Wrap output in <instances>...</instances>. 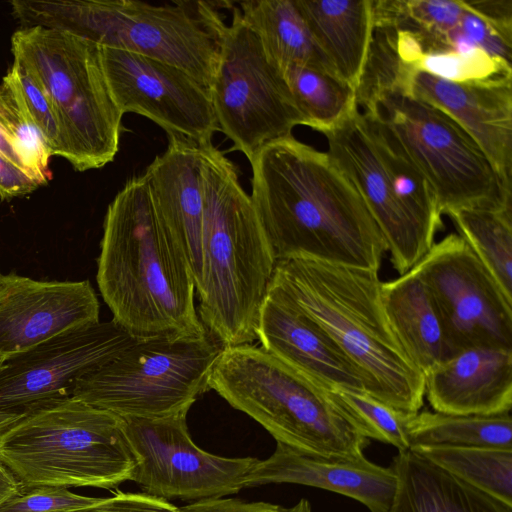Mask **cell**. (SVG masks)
Instances as JSON below:
<instances>
[{
    "label": "cell",
    "instance_id": "36",
    "mask_svg": "<svg viewBox=\"0 0 512 512\" xmlns=\"http://www.w3.org/2000/svg\"><path fill=\"white\" fill-rule=\"evenodd\" d=\"M459 29L476 47L489 55L511 63L512 36L498 28L471 9L465 0Z\"/></svg>",
    "mask_w": 512,
    "mask_h": 512
},
{
    "label": "cell",
    "instance_id": "21",
    "mask_svg": "<svg viewBox=\"0 0 512 512\" xmlns=\"http://www.w3.org/2000/svg\"><path fill=\"white\" fill-rule=\"evenodd\" d=\"M257 339L279 360L328 388L364 391L363 379L341 349L309 317L268 290Z\"/></svg>",
    "mask_w": 512,
    "mask_h": 512
},
{
    "label": "cell",
    "instance_id": "2",
    "mask_svg": "<svg viewBox=\"0 0 512 512\" xmlns=\"http://www.w3.org/2000/svg\"><path fill=\"white\" fill-rule=\"evenodd\" d=\"M96 280L112 320L135 339L202 338L189 265L159 220L145 174L108 205Z\"/></svg>",
    "mask_w": 512,
    "mask_h": 512
},
{
    "label": "cell",
    "instance_id": "19",
    "mask_svg": "<svg viewBox=\"0 0 512 512\" xmlns=\"http://www.w3.org/2000/svg\"><path fill=\"white\" fill-rule=\"evenodd\" d=\"M144 174L157 216L183 253L197 292L202 282V148L185 138L168 136L166 150Z\"/></svg>",
    "mask_w": 512,
    "mask_h": 512
},
{
    "label": "cell",
    "instance_id": "44",
    "mask_svg": "<svg viewBox=\"0 0 512 512\" xmlns=\"http://www.w3.org/2000/svg\"><path fill=\"white\" fill-rule=\"evenodd\" d=\"M6 362V359L4 358V356L0 353V371L2 370L4 364Z\"/></svg>",
    "mask_w": 512,
    "mask_h": 512
},
{
    "label": "cell",
    "instance_id": "40",
    "mask_svg": "<svg viewBox=\"0 0 512 512\" xmlns=\"http://www.w3.org/2000/svg\"><path fill=\"white\" fill-rule=\"evenodd\" d=\"M476 13L508 36H512V0H465Z\"/></svg>",
    "mask_w": 512,
    "mask_h": 512
},
{
    "label": "cell",
    "instance_id": "37",
    "mask_svg": "<svg viewBox=\"0 0 512 512\" xmlns=\"http://www.w3.org/2000/svg\"><path fill=\"white\" fill-rule=\"evenodd\" d=\"M178 508L167 500L146 493L118 492L110 498L72 512H177Z\"/></svg>",
    "mask_w": 512,
    "mask_h": 512
},
{
    "label": "cell",
    "instance_id": "5",
    "mask_svg": "<svg viewBox=\"0 0 512 512\" xmlns=\"http://www.w3.org/2000/svg\"><path fill=\"white\" fill-rule=\"evenodd\" d=\"M11 7L22 27L65 31L101 47L157 59L185 70L208 90L211 86L222 21L212 2L14 0Z\"/></svg>",
    "mask_w": 512,
    "mask_h": 512
},
{
    "label": "cell",
    "instance_id": "4",
    "mask_svg": "<svg viewBox=\"0 0 512 512\" xmlns=\"http://www.w3.org/2000/svg\"><path fill=\"white\" fill-rule=\"evenodd\" d=\"M202 148L204 199L198 317L222 348L257 339L276 259L237 167L213 144Z\"/></svg>",
    "mask_w": 512,
    "mask_h": 512
},
{
    "label": "cell",
    "instance_id": "1",
    "mask_svg": "<svg viewBox=\"0 0 512 512\" xmlns=\"http://www.w3.org/2000/svg\"><path fill=\"white\" fill-rule=\"evenodd\" d=\"M249 162L250 197L276 263L307 258L380 270L385 239L327 153L290 135L266 144Z\"/></svg>",
    "mask_w": 512,
    "mask_h": 512
},
{
    "label": "cell",
    "instance_id": "27",
    "mask_svg": "<svg viewBox=\"0 0 512 512\" xmlns=\"http://www.w3.org/2000/svg\"><path fill=\"white\" fill-rule=\"evenodd\" d=\"M410 448L421 446L512 449L510 412L496 415L411 413L405 425Z\"/></svg>",
    "mask_w": 512,
    "mask_h": 512
},
{
    "label": "cell",
    "instance_id": "26",
    "mask_svg": "<svg viewBox=\"0 0 512 512\" xmlns=\"http://www.w3.org/2000/svg\"><path fill=\"white\" fill-rule=\"evenodd\" d=\"M239 5L243 21L256 34L266 56L280 72L290 66H308L337 76L295 0H249Z\"/></svg>",
    "mask_w": 512,
    "mask_h": 512
},
{
    "label": "cell",
    "instance_id": "16",
    "mask_svg": "<svg viewBox=\"0 0 512 512\" xmlns=\"http://www.w3.org/2000/svg\"><path fill=\"white\" fill-rule=\"evenodd\" d=\"M135 340L110 320L52 338L6 360L0 371V411L27 415L71 397L81 377Z\"/></svg>",
    "mask_w": 512,
    "mask_h": 512
},
{
    "label": "cell",
    "instance_id": "23",
    "mask_svg": "<svg viewBox=\"0 0 512 512\" xmlns=\"http://www.w3.org/2000/svg\"><path fill=\"white\" fill-rule=\"evenodd\" d=\"M397 479L386 512H512L509 506L469 485L411 449L391 466Z\"/></svg>",
    "mask_w": 512,
    "mask_h": 512
},
{
    "label": "cell",
    "instance_id": "45",
    "mask_svg": "<svg viewBox=\"0 0 512 512\" xmlns=\"http://www.w3.org/2000/svg\"><path fill=\"white\" fill-rule=\"evenodd\" d=\"M0 275H1V273H0Z\"/></svg>",
    "mask_w": 512,
    "mask_h": 512
},
{
    "label": "cell",
    "instance_id": "18",
    "mask_svg": "<svg viewBox=\"0 0 512 512\" xmlns=\"http://www.w3.org/2000/svg\"><path fill=\"white\" fill-rule=\"evenodd\" d=\"M391 90L416 97L450 116L511 186L512 76L455 83L423 72L399 71Z\"/></svg>",
    "mask_w": 512,
    "mask_h": 512
},
{
    "label": "cell",
    "instance_id": "14",
    "mask_svg": "<svg viewBox=\"0 0 512 512\" xmlns=\"http://www.w3.org/2000/svg\"><path fill=\"white\" fill-rule=\"evenodd\" d=\"M188 412L163 418H123L136 457L131 481L161 498L202 500L236 494L257 458H227L192 441Z\"/></svg>",
    "mask_w": 512,
    "mask_h": 512
},
{
    "label": "cell",
    "instance_id": "35",
    "mask_svg": "<svg viewBox=\"0 0 512 512\" xmlns=\"http://www.w3.org/2000/svg\"><path fill=\"white\" fill-rule=\"evenodd\" d=\"M100 500L73 493L66 486H22L0 504V512H72Z\"/></svg>",
    "mask_w": 512,
    "mask_h": 512
},
{
    "label": "cell",
    "instance_id": "28",
    "mask_svg": "<svg viewBox=\"0 0 512 512\" xmlns=\"http://www.w3.org/2000/svg\"><path fill=\"white\" fill-rule=\"evenodd\" d=\"M447 215L457 234L512 301V210L463 208Z\"/></svg>",
    "mask_w": 512,
    "mask_h": 512
},
{
    "label": "cell",
    "instance_id": "43",
    "mask_svg": "<svg viewBox=\"0 0 512 512\" xmlns=\"http://www.w3.org/2000/svg\"><path fill=\"white\" fill-rule=\"evenodd\" d=\"M283 512H311V507L306 499H301L294 506L290 508H283Z\"/></svg>",
    "mask_w": 512,
    "mask_h": 512
},
{
    "label": "cell",
    "instance_id": "41",
    "mask_svg": "<svg viewBox=\"0 0 512 512\" xmlns=\"http://www.w3.org/2000/svg\"><path fill=\"white\" fill-rule=\"evenodd\" d=\"M22 485L0 460V504L21 489Z\"/></svg>",
    "mask_w": 512,
    "mask_h": 512
},
{
    "label": "cell",
    "instance_id": "12",
    "mask_svg": "<svg viewBox=\"0 0 512 512\" xmlns=\"http://www.w3.org/2000/svg\"><path fill=\"white\" fill-rule=\"evenodd\" d=\"M218 59L209 93L218 127L250 161L266 144L305 125L280 70L256 34L232 7V21L217 27Z\"/></svg>",
    "mask_w": 512,
    "mask_h": 512
},
{
    "label": "cell",
    "instance_id": "17",
    "mask_svg": "<svg viewBox=\"0 0 512 512\" xmlns=\"http://www.w3.org/2000/svg\"><path fill=\"white\" fill-rule=\"evenodd\" d=\"M88 280L39 281L0 275V353L6 360L52 338L100 322Z\"/></svg>",
    "mask_w": 512,
    "mask_h": 512
},
{
    "label": "cell",
    "instance_id": "20",
    "mask_svg": "<svg viewBox=\"0 0 512 512\" xmlns=\"http://www.w3.org/2000/svg\"><path fill=\"white\" fill-rule=\"evenodd\" d=\"M269 483H294L332 491L355 499L370 512H386L396 490V475L364 456L328 458L300 452L277 442L274 453L258 460L245 478L244 488Z\"/></svg>",
    "mask_w": 512,
    "mask_h": 512
},
{
    "label": "cell",
    "instance_id": "25",
    "mask_svg": "<svg viewBox=\"0 0 512 512\" xmlns=\"http://www.w3.org/2000/svg\"><path fill=\"white\" fill-rule=\"evenodd\" d=\"M380 290L395 336L410 361L425 376L451 356L441 317L427 287L411 269L393 280L381 282Z\"/></svg>",
    "mask_w": 512,
    "mask_h": 512
},
{
    "label": "cell",
    "instance_id": "33",
    "mask_svg": "<svg viewBox=\"0 0 512 512\" xmlns=\"http://www.w3.org/2000/svg\"><path fill=\"white\" fill-rule=\"evenodd\" d=\"M328 390L334 402L365 437L391 444L399 452L410 449L405 425L411 413L396 409L364 391Z\"/></svg>",
    "mask_w": 512,
    "mask_h": 512
},
{
    "label": "cell",
    "instance_id": "39",
    "mask_svg": "<svg viewBox=\"0 0 512 512\" xmlns=\"http://www.w3.org/2000/svg\"><path fill=\"white\" fill-rule=\"evenodd\" d=\"M41 185L13 162L0 154V198L25 196Z\"/></svg>",
    "mask_w": 512,
    "mask_h": 512
},
{
    "label": "cell",
    "instance_id": "10",
    "mask_svg": "<svg viewBox=\"0 0 512 512\" xmlns=\"http://www.w3.org/2000/svg\"><path fill=\"white\" fill-rule=\"evenodd\" d=\"M222 347L202 338L136 339L111 361L81 377L72 396L122 418H163L188 412L210 390Z\"/></svg>",
    "mask_w": 512,
    "mask_h": 512
},
{
    "label": "cell",
    "instance_id": "32",
    "mask_svg": "<svg viewBox=\"0 0 512 512\" xmlns=\"http://www.w3.org/2000/svg\"><path fill=\"white\" fill-rule=\"evenodd\" d=\"M396 71L423 72L455 83L512 76L511 63L495 58L480 48L459 51L449 47H421L420 53L409 65L401 66L397 62Z\"/></svg>",
    "mask_w": 512,
    "mask_h": 512
},
{
    "label": "cell",
    "instance_id": "42",
    "mask_svg": "<svg viewBox=\"0 0 512 512\" xmlns=\"http://www.w3.org/2000/svg\"><path fill=\"white\" fill-rule=\"evenodd\" d=\"M26 415L15 412L0 411V438L18 424Z\"/></svg>",
    "mask_w": 512,
    "mask_h": 512
},
{
    "label": "cell",
    "instance_id": "3",
    "mask_svg": "<svg viewBox=\"0 0 512 512\" xmlns=\"http://www.w3.org/2000/svg\"><path fill=\"white\" fill-rule=\"evenodd\" d=\"M379 271L307 258L278 261L268 290L320 327L360 373L365 392L406 413L425 397L424 375L386 317Z\"/></svg>",
    "mask_w": 512,
    "mask_h": 512
},
{
    "label": "cell",
    "instance_id": "15",
    "mask_svg": "<svg viewBox=\"0 0 512 512\" xmlns=\"http://www.w3.org/2000/svg\"><path fill=\"white\" fill-rule=\"evenodd\" d=\"M106 81L120 112L147 117L167 136L200 146L219 131L209 90L185 70L140 54L101 47Z\"/></svg>",
    "mask_w": 512,
    "mask_h": 512
},
{
    "label": "cell",
    "instance_id": "34",
    "mask_svg": "<svg viewBox=\"0 0 512 512\" xmlns=\"http://www.w3.org/2000/svg\"><path fill=\"white\" fill-rule=\"evenodd\" d=\"M13 88L26 114L44 139L51 155H61V136L52 103L36 77L18 59L3 77Z\"/></svg>",
    "mask_w": 512,
    "mask_h": 512
},
{
    "label": "cell",
    "instance_id": "8",
    "mask_svg": "<svg viewBox=\"0 0 512 512\" xmlns=\"http://www.w3.org/2000/svg\"><path fill=\"white\" fill-rule=\"evenodd\" d=\"M0 460L22 486L111 489L136 467L124 419L74 397L27 414L0 438Z\"/></svg>",
    "mask_w": 512,
    "mask_h": 512
},
{
    "label": "cell",
    "instance_id": "24",
    "mask_svg": "<svg viewBox=\"0 0 512 512\" xmlns=\"http://www.w3.org/2000/svg\"><path fill=\"white\" fill-rule=\"evenodd\" d=\"M337 76L358 88L372 40L373 0H295Z\"/></svg>",
    "mask_w": 512,
    "mask_h": 512
},
{
    "label": "cell",
    "instance_id": "31",
    "mask_svg": "<svg viewBox=\"0 0 512 512\" xmlns=\"http://www.w3.org/2000/svg\"><path fill=\"white\" fill-rule=\"evenodd\" d=\"M0 154L40 185L51 179V153L11 85H0Z\"/></svg>",
    "mask_w": 512,
    "mask_h": 512
},
{
    "label": "cell",
    "instance_id": "38",
    "mask_svg": "<svg viewBox=\"0 0 512 512\" xmlns=\"http://www.w3.org/2000/svg\"><path fill=\"white\" fill-rule=\"evenodd\" d=\"M177 512H283V507L236 498H207L178 508Z\"/></svg>",
    "mask_w": 512,
    "mask_h": 512
},
{
    "label": "cell",
    "instance_id": "6",
    "mask_svg": "<svg viewBox=\"0 0 512 512\" xmlns=\"http://www.w3.org/2000/svg\"><path fill=\"white\" fill-rule=\"evenodd\" d=\"M210 389L300 452L328 458L364 456L369 444L332 399L328 388L294 370L261 346L222 348Z\"/></svg>",
    "mask_w": 512,
    "mask_h": 512
},
{
    "label": "cell",
    "instance_id": "29",
    "mask_svg": "<svg viewBox=\"0 0 512 512\" xmlns=\"http://www.w3.org/2000/svg\"><path fill=\"white\" fill-rule=\"evenodd\" d=\"M282 75L305 126L329 131L356 108V91L338 76L308 66H290Z\"/></svg>",
    "mask_w": 512,
    "mask_h": 512
},
{
    "label": "cell",
    "instance_id": "11",
    "mask_svg": "<svg viewBox=\"0 0 512 512\" xmlns=\"http://www.w3.org/2000/svg\"><path fill=\"white\" fill-rule=\"evenodd\" d=\"M363 113L383 122L431 186L441 214L463 208L512 210L507 185L471 136L438 108L397 90Z\"/></svg>",
    "mask_w": 512,
    "mask_h": 512
},
{
    "label": "cell",
    "instance_id": "30",
    "mask_svg": "<svg viewBox=\"0 0 512 512\" xmlns=\"http://www.w3.org/2000/svg\"><path fill=\"white\" fill-rule=\"evenodd\" d=\"M410 449L469 485L512 506V449L449 446Z\"/></svg>",
    "mask_w": 512,
    "mask_h": 512
},
{
    "label": "cell",
    "instance_id": "22",
    "mask_svg": "<svg viewBox=\"0 0 512 512\" xmlns=\"http://www.w3.org/2000/svg\"><path fill=\"white\" fill-rule=\"evenodd\" d=\"M424 377L425 397L435 412L496 415L511 411V348H465Z\"/></svg>",
    "mask_w": 512,
    "mask_h": 512
},
{
    "label": "cell",
    "instance_id": "7",
    "mask_svg": "<svg viewBox=\"0 0 512 512\" xmlns=\"http://www.w3.org/2000/svg\"><path fill=\"white\" fill-rule=\"evenodd\" d=\"M326 152L362 196L387 245L391 264L411 270L444 228L434 192L391 130L356 108L323 133Z\"/></svg>",
    "mask_w": 512,
    "mask_h": 512
},
{
    "label": "cell",
    "instance_id": "13",
    "mask_svg": "<svg viewBox=\"0 0 512 512\" xmlns=\"http://www.w3.org/2000/svg\"><path fill=\"white\" fill-rule=\"evenodd\" d=\"M441 317L451 355L479 347L512 349V301L456 233H450L412 268Z\"/></svg>",
    "mask_w": 512,
    "mask_h": 512
},
{
    "label": "cell",
    "instance_id": "9",
    "mask_svg": "<svg viewBox=\"0 0 512 512\" xmlns=\"http://www.w3.org/2000/svg\"><path fill=\"white\" fill-rule=\"evenodd\" d=\"M11 51L52 103L60 156L80 172L112 162L119 150L123 114L106 81L101 46L69 32L34 26L13 33Z\"/></svg>",
    "mask_w": 512,
    "mask_h": 512
}]
</instances>
